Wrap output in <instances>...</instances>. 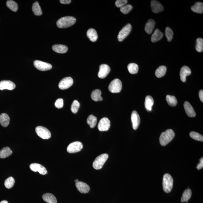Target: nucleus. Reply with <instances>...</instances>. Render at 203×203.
<instances>
[{"mask_svg":"<svg viewBox=\"0 0 203 203\" xmlns=\"http://www.w3.org/2000/svg\"><path fill=\"white\" fill-rule=\"evenodd\" d=\"M76 21V19L73 17H64L58 20L57 22V25L59 28H67L74 25Z\"/></svg>","mask_w":203,"mask_h":203,"instance_id":"1","label":"nucleus"},{"mask_svg":"<svg viewBox=\"0 0 203 203\" xmlns=\"http://www.w3.org/2000/svg\"><path fill=\"white\" fill-rule=\"evenodd\" d=\"M175 136V133L171 129L167 130L162 133L160 137V142L162 146H166L173 140Z\"/></svg>","mask_w":203,"mask_h":203,"instance_id":"2","label":"nucleus"},{"mask_svg":"<svg viewBox=\"0 0 203 203\" xmlns=\"http://www.w3.org/2000/svg\"><path fill=\"white\" fill-rule=\"evenodd\" d=\"M173 184V180L172 176L169 173L164 174L163 181L164 191L166 193H170L172 190Z\"/></svg>","mask_w":203,"mask_h":203,"instance_id":"3","label":"nucleus"},{"mask_svg":"<svg viewBox=\"0 0 203 203\" xmlns=\"http://www.w3.org/2000/svg\"><path fill=\"white\" fill-rule=\"evenodd\" d=\"M108 158V155L107 154H101L98 156L93 162V168L96 170L101 169Z\"/></svg>","mask_w":203,"mask_h":203,"instance_id":"4","label":"nucleus"},{"mask_svg":"<svg viewBox=\"0 0 203 203\" xmlns=\"http://www.w3.org/2000/svg\"><path fill=\"white\" fill-rule=\"evenodd\" d=\"M122 82L118 79L113 80L109 85L108 89L112 93H119L122 90Z\"/></svg>","mask_w":203,"mask_h":203,"instance_id":"5","label":"nucleus"},{"mask_svg":"<svg viewBox=\"0 0 203 203\" xmlns=\"http://www.w3.org/2000/svg\"><path fill=\"white\" fill-rule=\"evenodd\" d=\"M36 132L39 137L43 139H49L51 137L50 132L44 127L39 126L36 127Z\"/></svg>","mask_w":203,"mask_h":203,"instance_id":"6","label":"nucleus"},{"mask_svg":"<svg viewBox=\"0 0 203 203\" xmlns=\"http://www.w3.org/2000/svg\"><path fill=\"white\" fill-rule=\"evenodd\" d=\"M132 30V26L130 24L126 25L119 32L117 38L119 42H122L130 34Z\"/></svg>","mask_w":203,"mask_h":203,"instance_id":"7","label":"nucleus"},{"mask_svg":"<svg viewBox=\"0 0 203 203\" xmlns=\"http://www.w3.org/2000/svg\"><path fill=\"white\" fill-rule=\"evenodd\" d=\"M73 80L70 77H66L62 79L59 83L58 87L61 90H66L72 86Z\"/></svg>","mask_w":203,"mask_h":203,"instance_id":"8","label":"nucleus"},{"mask_svg":"<svg viewBox=\"0 0 203 203\" xmlns=\"http://www.w3.org/2000/svg\"><path fill=\"white\" fill-rule=\"evenodd\" d=\"M34 65L36 69L42 71L49 70L52 68V66L50 64L40 61H35L34 62Z\"/></svg>","mask_w":203,"mask_h":203,"instance_id":"9","label":"nucleus"},{"mask_svg":"<svg viewBox=\"0 0 203 203\" xmlns=\"http://www.w3.org/2000/svg\"><path fill=\"white\" fill-rule=\"evenodd\" d=\"M82 143L80 142H73L68 146L67 151L69 153H75L80 152L83 149Z\"/></svg>","mask_w":203,"mask_h":203,"instance_id":"10","label":"nucleus"},{"mask_svg":"<svg viewBox=\"0 0 203 203\" xmlns=\"http://www.w3.org/2000/svg\"><path fill=\"white\" fill-rule=\"evenodd\" d=\"M110 121L108 118H103L101 119L98 124V130L100 131H107L110 128Z\"/></svg>","mask_w":203,"mask_h":203,"instance_id":"11","label":"nucleus"},{"mask_svg":"<svg viewBox=\"0 0 203 203\" xmlns=\"http://www.w3.org/2000/svg\"><path fill=\"white\" fill-rule=\"evenodd\" d=\"M30 167L31 170L34 172H39L42 175H46L48 173L46 168L41 164L38 163H33L30 164Z\"/></svg>","mask_w":203,"mask_h":203,"instance_id":"12","label":"nucleus"},{"mask_svg":"<svg viewBox=\"0 0 203 203\" xmlns=\"http://www.w3.org/2000/svg\"><path fill=\"white\" fill-rule=\"evenodd\" d=\"M111 69L108 65L106 64H101L99 67V72L98 76L99 78L104 79L106 78L110 72Z\"/></svg>","mask_w":203,"mask_h":203,"instance_id":"13","label":"nucleus"},{"mask_svg":"<svg viewBox=\"0 0 203 203\" xmlns=\"http://www.w3.org/2000/svg\"><path fill=\"white\" fill-rule=\"evenodd\" d=\"M131 119L133 129L137 130L140 124V119L138 113L136 111H134L132 113Z\"/></svg>","mask_w":203,"mask_h":203,"instance_id":"14","label":"nucleus"},{"mask_svg":"<svg viewBox=\"0 0 203 203\" xmlns=\"http://www.w3.org/2000/svg\"><path fill=\"white\" fill-rule=\"evenodd\" d=\"M16 87V85L13 82L10 81H2L0 82V90L5 89L12 90Z\"/></svg>","mask_w":203,"mask_h":203,"instance_id":"15","label":"nucleus"},{"mask_svg":"<svg viewBox=\"0 0 203 203\" xmlns=\"http://www.w3.org/2000/svg\"><path fill=\"white\" fill-rule=\"evenodd\" d=\"M151 5L153 13H158L163 11V6L158 1L153 0L151 1Z\"/></svg>","mask_w":203,"mask_h":203,"instance_id":"16","label":"nucleus"},{"mask_svg":"<svg viewBox=\"0 0 203 203\" xmlns=\"http://www.w3.org/2000/svg\"><path fill=\"white\" fill-rule=\"evenodd\" d=\"M191 74V70L187 66H184L181 68L180 72V79L183 82H185L186 77Z\"/></svg>","mask_w":203,"mask_h":203,"instance_id":"17","label":"nucleus"},{"mask_svg":"<svg viewBox=\"0 0 203 203\" xmlns=\"http://www.w3.org/2000/svg\"><path fill=\"white\" fill-rule=\"evenodd\" d=\"M76 186L78 190L82 193H87L90 190V187L88 185L83 182L79 181L76 183Z\"/></svg>","mask_w":203,"mask_h":203,"instance_id":"18","label":"nucleus"},{"mask_svg":"<svg viewBox=\"0 0 203 203\" xmlns=\"http://www.w3.org/2000/svg\"><path fill=\"white\" fill-rule=\"evenodd\" d=\"M184 106L185 110L188 116L191 117H195L196 116V113H195L194 109L190 103L188 101H186L184 103Z\"/></svg>","mask_w":203,"mask_h":203,"instance_id":"19","label":"nucleus"},{"mask_svg":"<svg viewBox=\"0 0 203 203\" xmlns=\"http://www.w3.org/2000/svg\"><path fill=\"white\" fill-rule=\"evenodd\" d=\"M155 25V22L154 20L151 19L148 20L145 26V30L146 33L148 34H152Z\"/></svg>","mask_w":203,"mask_h":203,"instance_id":"20","label":"nucleus"},{"mask_svg":"<svg viewBox=\"0 0 203 203\" xmlns=\"http://www.w3.org/2000/svg\"><path fill=\"white\" fill-rule=\"evenodd\" d=\"M163 36V33L158 29H156L154 34L151 36V40L152 43H156L161 40Z\"/></svg>","mask_w":203,"mask_h":203,"instance_id":"21","label":"nucleus"},{"mask_svg":"<svg viewBox=\"0 0 203 203\" xmlns=\"http://www.w3.org/2000/svg\"><path fill=\"white\" fill-rule=\"evenodd\" d=\"M52 49L55 52L59 54H64L67 51V46L64 45H55L52 46Z\"/></svg>","mask_w":203,"mask_h":203,"instance_id":"22","label":"nucleus"},{"mask_svg":"<svg viewBox=\"0 0 203 203\" xmlns=\"http://www.w3.org/2000/svg\"><path fill=\"white\" fill-rule=\"evenodd\" d=\"M87 35L91 41L93 42H96L98 39L97 33L96 30L93 28H90L88 30Z\"/></svg>","mask_w":203,"mask_h":203,"instance_id":"23","label":"nucleus"},{"mask_svg":"<svg viewBox=\"0 0 203 203\" xmlns=\"http://www.w3.org/2000/svg\"><path fill=\"white\" fill-rule=\"evenodd\" d=\"M10 122V118L8 115L6 113H2L0 115V123L2 126H8Z\"/></svg>","mask_w":203,"mask_h":203,"instance_id":"24","label":"nucleus"},{"mask_svg":"<svg viewBox=\"0 0 203 203\" xmlns=\"http://www.w3.org/2000/svg\"><path fill=\"white\" fill-rule=\"evenodd\" d=\"M43 199L48 203H57V200L55 197L52 194L47 193L43 195Z\"/></svg>","mask_w":203,"mask_h":203,"instance_id":"25","label":"nucleus"},{"mask_svg":"<svg viewBox=\"0 0 203 203\" xmlns=\"http://www.w3.org/2000/svg\"><path fill=\"white\" fill-rule=\"evenodd\" d=\"M102 92L99 89H96L92 92L91 97L93 101L98 102L102 101L103 98L101 96Z\"/></svg>","mask_w":203,"mask_h":203,"instance_id":"26","label":"nucleus"},{"mask_svg":"<svg viewBox=\"0 0 203 203\" xmlns=\"http://www.w3.org/2000/svg\"><path fill=\"white\" fill-rule=\"evenodd\" d=\"M154 104V101L152 96H147L145 98V107L148 111L152 110V107Z\"/></svg>","mask_w":203,"mask_h":203,"instance_id":"27","label":"nucleus"},{"mask_svg":"<svg viewBox=\"0 0 203 203\" xmlns=\"http://www.w3.org/2000/svg\"><path fill=\"white\" fill-rule=\"evenodd\" d=\"M192 11L195 13L202 14L203 13V4L201 2H196L191 7Z\"/></svg>","mask_w":203,"mask_h":203,"instance_id":"28","label":"nucleus"},{"mask_svg":"<svg viewBox=\"0 0 203 203\" xmlns=\"http://www.w3.org/2000/svg\"><path fill=\"white\" fill-rule=\"evenodd\" d=\"M13 151L9 147L2 148L0 151V158H5L11 155Z\"/></svg>","mask_w":203,"mask_h":203,"instance_id":"29","label":"nucleus"},{"mask_svg":"<svg viewBox=\"0 0 203 203\" xmlns=\"http://www.w3.org/2000/svg\"><path fill=\"white\" fill-rule=\"evenodd\" d=\"M192 194V190L190 189H186L183 192L182 196L181 199L182 202H186L188 203V201L191 197Z\"/></svg>","mask_w":203,"mask_h":203,"instance_id":"30","label":"nucleus"},{"mask_svg":"<svg viewBox=\"0 0 203 203\" xmlns=\"http://www.w3.org/2000/svg\"><path fill=\"white\" fill-rule=\"evenodd\" d=\"M167 70V68L166 66H161L158 68L155 71L156 76L158 78L164 76L166 74Z\"/></svg>","mask_w":203,"mask_h":203,"instance_id":"31","label":"nucleus"},{"mask_svg":"<svg viewBox=\"0 0 203 203\" xmlns=\"http://www.w3.org/2000/svg\"><path fill=\"white\" fill-rule=\"evenodd\" d=\"M32 10L34 14L36 16H40L42 14L41 8L38 2H36L33 4Z\"/></svg>","mask_w":203,"mask_h":203,"instance_id":"32","label":"nucleus"},{"mask_svg":"<svg viewBox=\"0 0 203 203\" xmlns=\"http://www.w3.org/2000/svg\"><path fill=\"white\" fill-rule=\"evenodd\" d=\"M97 122V119L93 115H90L87 118V123L90 126L91 128H95L96 126Z\"/></svg>","mask_w":203,"mask_h":203,"instance_id":"33","label":"nucleus"},{"mask_svg":"<svg viewBox=\"0 0 203 203\" xmlns=\"http://www.w3.org/2000/svg\"><path fill=\"white\" fill-rule=\"evenodd\" d=\"M166 100L169 105L171 107H175L176 106L177 102V99L175 96L167 95L166 96Z\"/></svg>","mask_w":203,"mask_h":203,"instance_id":"34","label":"nucleus"},{"mask_svg":"<svg viewBox=\"0 0 203 203\" xmlns=\"http://www.w3.org/2000/svg\"><path fill=\"white\" fill-rule=\"evenodd\" d=\"M139 69V66L136 63H130L128 66L129 72L132 74L137 73L138 72Z\"/></svg>","mask_w":203,"mask_h":203,"instance_id":"35","label":"nucleus"},{"mask_svg":"<svg viewBox=\"0 0 203 203\" xmlns=\"http://www.w3.org/2000/svg\"><path fill=\"white\" fill-rule=\"evenodd\" d=\"M7 6L12 11L16 12L18 9V5L15 1L12 0H9L7 2Z\"/></svg>","mask_w":203,"mask_h":203,"instance_id":"36","label":"nucleus"},{"mask_svg":"<svg viewBox=\"0 0 203 203\" xmlns=\"http://www.w3.org/2000/svg\"><path fill=\"white\" fill-rule=\"evenodd\" d=\"M15 180L12 177H9L6 179L5 182V186L7 189H10L14 185Z\"/></svg>","mask_w":203,"mask_h":203,"instance_id":"37","label":"nucleus"},{"mask_svg":"<svg viewBox=\"0 0 203 203\" xmlns=\"http://www.w3.org/2000/svg\"><path fill=\"white\" fill-rule=\"evenodd\" d=\"M196 49L197 51L201 52L203 51V40L201 38L197 39L196 41Z\"/></svg>","mask_w":203,"mask_h":203,"instance_id":"38","label":"nucleus"},{"mask_svg":"<svg viewBox=\"0 0 203 203\" xmlns=\"http://www.w3.org/2000/svg\"><path fill=\"white\" fill-rule=\"evenodd\" d=\"M190 136L192 139L198 141L203 142V136L196 132L192 131L190 133Z\"/></svg>","mask_w":203,"mask_h":203,"instance_id":"39","label":"nucleus"},{"mask_svg":"<svg viewBox=\"0 0 203 203\" xmlns=\"http://www.w3.org/2000/svg\"><path fill=\"white\" fill-rule=\"evenodd\" d=\"M165 35H166L167 41L170 42L172 40L173 37V33L172 30L169 27H167L165 30Z\"/></svg>","mask_w":203,"mask_h":203,"instance_id":"40","label":"nucleus"},{"mask_svg":"<svg viewBox=\"0 0 203 203\" xmlns=\"http://www.w3.org/2000/svg\"><path fill=\"white\" fill-rule=\"evenodd\" d=\"M80 107V104L77 100L74 101L71 107V111L74 114H76L78 111V109Z\"/></svg>","mask_w":203,"mask_h":203,"instance_id":"41","label":"nucleus"},{"mask_svg":"<svg viewBox=\"0 0 203 203\" xmlns=\"http://www.w3.org/2000/svg\"><path fill=\"white\" fill-rule=\"evenodd\" d=\"M133 6L130 5H126L120 8V11L123 14H126L130 13L133 9Z\"/></svg>","mask_w":203,"mask_h":203,"instance_id":"42","label":"nucleus"},{"mask_svg":"<svg viewBox=\"0 0 203 203\" xmlns=\"http://www.w3.org/2000/svg\"><path fill=\"white\" fill-rule=\"evenodd\" d=\"M128 3L126 0H117L115 2V5L118 8H121Z\"/></svg>","mask_w":203,"mask_h":203,"instance_id":"43","label":"nucleus"},{"mask_svg":"<svg viewBox=\"0 0 203 203\" xmlns=\"http://www.w3.org/2000/svg\"><path fill=\"white\" fill-rule=\"evenodd\" d=\"M55 107L58 109L62 108L64 105V102L63 99L61 98H59L57 100L55 103Z\"/></svg>","mask_w":203,"mask_h":203,"instance_id":"44","label":"nucleus"},{"mask_svg":"<svg viewBox=\"0 0 203 203\" xmlns=\"http://www.w3.org/2000/svg\"><path fill=\"white\" fill-rule=\"evenodd\" d=\"M203 167V157L200 160V163L198 164L196 168L198 170H200L202 169Z\"/></svg>","mask_w":203,"mask_h":203,"instance_id":"45","label":"nucleus"},{"mask_svg":"<svg viewBox=\"0 0 203 203\" xmlns=\"http://www.w3.org/2000/svg\"><path fill=\"white\" fill-rule=\"evenodd\" d=\"M60 2L62 4H68L71 2V0H60Z\"/></svg>","mask_w":203,"mask_h":203,"instance_id":"46","label":"nucleus"},{"mask_svg":"<svg viewBox=\"0 0 203 203\" xmlns=\"http://www.w3.org/2000/svg\"><path fill=\"white\" fill-rule=\"evenodd\" d=\"M199 97L201 101H202V102H203V90H201L199 92Z\"/></svg>","mask_w":203,"mask_h":203,"instance_id":"47","label":"nucleus"},{"mask_svg":"<svg viewBox=\"0 0 203 203\" xmlns=\"http://www.w3.org/2000/svg\"><path fill=\"white\" fill-rule=\"evenodd\" d=\"M0 203H9L7 201H5V200H4L3 201H1Z\"/></svg>","mask_w":203,"mask_h":203,"instance_id":"48","label":"nucleus"},{"mask_svg":"<svg viewBox=\"0 0 203 203\" xmlns=\"http://www.w3.org/2000/svg\"><path fill=\"white\" fill-rule=\"evenodd\" d=\"M79 181V180H78L76 179L75 180V183H77Z\"/></svg>","mask_w":203,"mask_h":203,"instance_id":"49","label":"nucleus"}]
</instances>
